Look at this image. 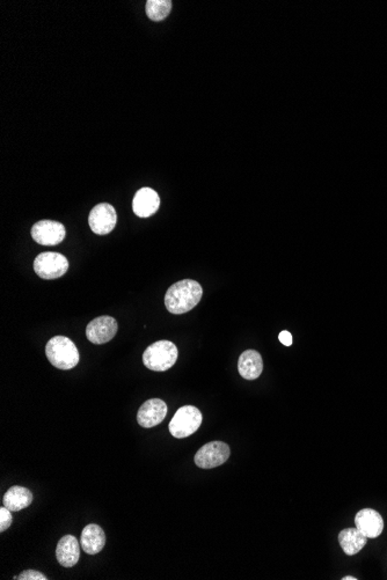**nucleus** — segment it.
Returning a JSON list of instances; mask_svg holds the SVG:
<instances>
[{"label": "nucleus", "instance_id": "obj_14", "mask_svg": "<svg viewBox=\"0 0 387 580\" xmlns=\"http://www.w3.org/2000/svg\"><path fill=\"white\" fill-rule=\"evenodd\" d=\"M239 375L246 380H255L263 371V361L258 351L247 350L242 352L238 361Z\"/></svg>", "mask_w": 387, "mask_h": 580}, {"label": "nucleus", "instance_id": "obj_21", "mask_svg": "<svg viewBox=\"0 0 387 580\" xmlns=\"http://www.w3.org/2000/svg\"><path fill=\"white\" fill-rule=\"evenodd\" d=\"M279 340L286 347H291L292 345V335L288 331H281L279 335Z\"/></svg>", "mask_w": 387, "mask_h": 580}, {"label": "nucleus", "instance_id": "obj_1", "mask_svg": "<svg viewBox=\"0 0 387 580\" xmlns=\"http://www.w3.org/2000/svg\"><path fill=\"white\" fill-rule=\"evenodd\" d=\"M203 296L200 284L193 280H184L173 284L165 296V306L172 314L187 313L196 307Z\"/></svg>", "mask_w": 387, "mask_h": 580}, {"label": "nucleus", "instance_id": "obj_3", "mask_svg": "<svg viewBox=\"0 0 387 580\" xmlns=\"http://www.w3.org/2000/svg\"><path fill=\"white\" fill-rule=\"evenodd\" d=\"M177 361V348L170 341H158L149 345L143 354L146 368L154 372H165Z\"/></svg>", "mask_w": 387, "mask_h": 580}, {"label": "nucleus", "instance_id": "obj_16", "mask_svg": "<svg viewBox=\"0 0 387 580\" xmlns=\"http://www.w3.org/2000/svg\"><path fill=\"white\" fill-rule=\"evenodd\" d=\"M33 502V493L24 486H14L7 490L3 498V506L10 509V512H19L26 509Z\"/></svg>", "mask_w": 387, "mask_h": 580}, {"label": "nucleus", "instance_id": "obj_15", "mask_svg": "<svg viewBox=\"0 0 387 580\" xmlns=\"http://www.w3.org/2000/svg\"><path fill=\"white\" fill-rule=\"evenodd\" d=\"M82 548L89 555L100 553L105 544V534L101 527L96 523H89L82 530Z\"/></svg>", "mask_w": 387, "mask_h": 580}, {"label": "nucleus", "instance_id": "obj_10", "mask_svg": "<svg viewBox=\"0 0 387 580\" xmlns=\"http://www.w3.org/2000/svg\"><path fill=\"white\" fill-rule=\"evenodd\" d=\"M166 415V403L160 398H151L144 402L137 412V422L142 428H154L163 422Z\"/></svg>", "mask_w": 387, "mask_h": 580}, {"label": "nucleus", "instance_id": "obj_5", "mask_svg": "<svg viewBox=\"0 0 387 580\" xmlns=\"http://www.w3.org/2000/svg\"><path fill=\"white\" fill-rule=\"evenodd\" d=\"M68 269V259L59 253L45 252L40 254L34 261L35 273L43 280H57L64 276Z\"/></svg>", "mask_w": 387, "mask_h": 580}, {"label": "nucleus", "instance_id": "obj_7", "mask_svg": "<svg viewBox=\"0 0 387 580\" xmlns=\"http://www.w3.org/2000/svg\"><path fill=\"white\" fill-rule=\"evenodd\" d=\"M65 235L64 225L54 220H41L31 227V238L42 246H57L63 242Z\"/></svg>", "mask_w": 387, "mask_h": 580}, {"label": "nucleus", "instance_id": "obj_22", "mask_svg": "<svg viewBox=\"0 0 387 580\" xmlns=\"http://www.w3.org/2000/svg\"><path fill=\"white\" fill-rule=\"evenodd\" d=\"M343 580H357V578L355 577H344L342 578Z\"/></svg>", "mask_w": 387, "mask_h": 580}, {"label": "nucleus", "instance_id": "obj_2", "mask_svg": "<svg viewBox=\"0 0 387 580\" xmlns=\"http://www.w3.org/2000/svg\"><path fill=\"white\" fill-rule=\"evenodd\" d=\"M45 354L51 365L59 370H71L78 365L80 354L75 343L65 336H54L45 345Z\"/></svg>", "mask_w": 387, "mask_h": 580}, {"label": "nucleus", "instance_id": "obj_20", "mask_svg": "<svg viewBox=\"0 0 387 580\" xmlns=\"http://www.w3.org/2000/svg\"><path fill=\"white\" fill-rule=\"evenodd\" d=\"M15 580H47L48 578L45 577V574L35 570H26L21 572L19 576L14 577Z\"/></svg>", "mask_w": 387, "mask_h": 580}, {"label": "nucleus", "instance_id": "obj_18", "mask_svg": "<svg viewBox=\"0 0 387 580\" xmlns=\"http://www.w3.org/2000/svg\"><path fill=\"white\" fill-rule=\"evenodd\" d=\"M170 10H172L170 0H149L146 3V14L152 21H161L166 19L170 15Z\"/></svg>", "mask_w": 387, "mask_h": 580}, {"label": "nucleus", "instance_id": "obj_9", "mask_svg": "<svg viewBox=\"0 0 387 580\" xmlns=\"http://www.w3.org/2000/svg\"><path fill=\"white\" fill-rule=\"evenodd\" d=\"M119 331L117 321L112 317H98L91 321L86 328V336L91 343L105 345L115 338Z\"/></svg>", "mask_w": 387, "mask_h": 580}, {"label": "nucleus", "instance_id": "obj_6", "mask_svg": "<svg viewBox=\"0 0 387 580\" xmlns=\"http://www.w3.org/2000/svg\"><path fill=\"white\" fill-rule=\"evenodd\" d=\"M230 456H231V449L226 442H207V445H204L202 449L197 451L195 463L200 468H216L226 463Z\"/></svg>", "mask_w": 387, "mask_h": 580}, {"label": "nucleus", "instance_id": "obj_8", "mask_svg": "<svg viewBox=\"0 0 387 580\" xmlns=\"http://www.w3.org/2000/svg\"><path fill=\"white\" fill-rule=\"evenodd\" d=\"M117 223L114 206L108 203H100L93 208L89 213V224L91 230L98 235H105L115 229Z\"/></svg>", "mask_w": 387, "mask_h": 580}, {"label": "nucleus", "instance_id": "obj_17", "mask_svg": "<svg viewBox=\"0 0 387 580\" xmlns=\"http://www.w3.org/2000/svg\"><path fill=\"white\" fill-rule=\"evenodd\" d=\"M339 542L343 551L346 555L353 556L363 549L367 544V537L357 528H346L339 532Z\"/></svg>", "mask_w": 387, "mask_h": 580}, {"label": "nucleus", "instance_id": "obj_13", "mask_svg": "<svg viewBox=\"0 0 387 580\" xmlns=\"http://www.w3.org/2000/svg\"><path fill=\"white\" fill-rule=\"evenodd\" d=\"M56 557L61 567H75L80 557L79 541L73 535H65L61 537L56 548Z\"/></svg>", "mask_w": 387, "mask_h": 580}, {"label": "nucleus", "instance_id": "obj_12", "mask_svg": "<svg viewBox=\"0 0 387 580\" xmlns=\"http://www.w3.org/2000/svg\"><path fill=\"white\" fill-rule=\"evenodd\" d=\"M160 198L152 188H142L133 199V213L140 218H149L159 210Z\"/></svg>", "mask_w": 387, "mask_h": 580}, {"label": "nucleus", "instance_id": "obj_19", "mask_svg": "<svg viewBox=\"0 0 387 580\" xmlns=\"http://www.w3.org/2000/svg\"><path fill=\"white\" fill-rule=\"evenodd\" d=\"M12 521H13V518H12L10 509L3 506L0 509V532H5L7 528H10Z\"/></svg>", "mask_w": 387, "mask_h": 580}, {"label": "nucleus", "instance_id": "obj_4", "mask_svg": "<svg viewBox=\"0 0 387 580\" xmlns=\"http://www.w3.org/2000/svg\"><path fill=\"white\" fill-rule=\"evenodd\" d=\"M202 419V412L196 407H181L170 422V435L177 439L187 438L200 428Z\"/></svg>", "mask_w": 387, "mask_h": 580}, {"label": "nucleus", "instance_id": "obj_11", "mask_svg": "<svg viewBox=\"0 0 387 580\" xmlns=\"http://www.w3.org/2000/svg\"><path fill=\"white\" fill-rule=\"evenodd\" d=\"M357 530L367 539H376L384 530L383 516L372 509H360L355 518Z\"/></svg>", "mask_w": 387, "mask_h": 580}]
</instances>
